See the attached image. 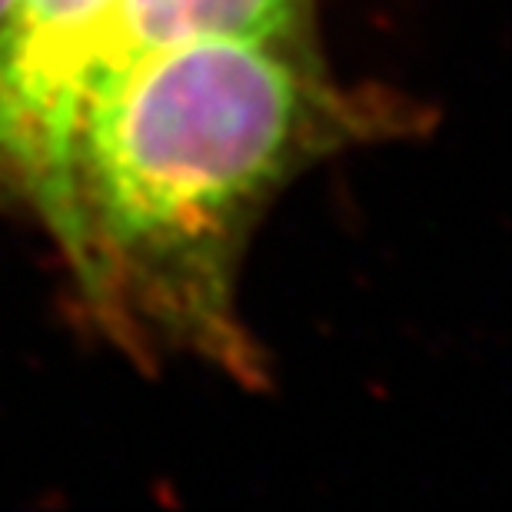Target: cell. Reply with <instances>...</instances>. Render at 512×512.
Instances as JSON below:
<instances>
[{
	"label": "cell",
	"mask_w": 512,
	"mask_h": 512,
	"mask_svg": "<svg viewBox=\"0 0 512 512\" xmlns=\"http://www.w3.org/2000/svg\"><path fill=\"white\" fill-rule=\"evenodd\" d=\"M117 0H14L0 27V177L57 217Z\"/></svg>",
	"instance_id": "obj_2"
},
{
	"label": "cell",
	"mask_w": 512,
	"mask_h": 512,
	"mask_svg": "<svg viewBox=\"0 0 512 512\" xmlns=\"http://www.w3.org/2000/svg\"><path fill=\"white\" fill-rule=\"evenodd\" d=\"M360 117L303 34L153 50L87 97L50 233L117 326L250 373L233 313L250 223Z\"/></svg>",
	"instance_id": "obj_1"
},
{
	"label": "cell",
	"mask_w": 512,
	"mask_h": 512,
	"mask_svg": "<svg viewBox=\"0 0 512 512\" xmlns=\"http://www.w3.org/2000/svg\"><path fill=\"white\" fill-rule=\"evenodd\" d=\"M306 10L310 0H117L90 94L117 70L163 47L213 37L303 34Z\"/></svg>",
	"instance_id": "obj_3"
},
{
	"label": "cell",
	"mask_w": 512,
	"mask_h": 512,
	"mask_svg": "<svg viewBox=\"0 0 512 512\" xmlns=\"http://www.w3.org/2000/svg\"><path fill=\"white\" fill-rule=\"evenodd\" d=\"M10 7H14V0H0V27L7 24V17H10Z\"/></svg>",
	"instance_id": "obj_4"
}]
</instances>
